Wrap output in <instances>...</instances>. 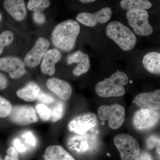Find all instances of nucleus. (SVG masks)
Returning <instances> with one entry per match:
<instances>
[{"label":"nucleus","mask_w":160,"mask_h":160,"mask_svg":"<svg viewBox=\"0 0 160 160\" xmlns=\"http://www.w3.org/2000/svg\"><path fill=\"white\" fill-rule=\"evenodd\" d=\"M80 32L79 24L73 20H68L58 24L51 35L52 44L64 51L72 50Z\"/></svg>","instance_id":"nucleus-1"},{"label":"nucleus","mask_w":160,"mask_h":160,"mask_svg":"<svg viewBox=\"0 0 160 160\" xmlns=\"http://www.w3.org/2000/svg\"><path fill=\"white\" fill-rule=\"evenodd\" d=\"M127 75L118 71L110 77L99 82L95 87L97 94L102 98L120 97L125 93L124 86L128 82Z\"/></svg>","instance_id":"nucleus-2"},{"label":"nucleus","mask_w":160,"mask_h":160,"mask_svg":"<svg viewBox=\"0 0 160 160\" xmlns=\"http://www.w3.org/2000/svg\"><path fill=\"white\" fill-rule=\"evenodd\" d=\"M106 33L124 51H130L136 45L135 35L128 27L118 21H113L107 25Z\"/></svg>","instance_id":"nucleus-3"},{"label":"nucleus","mask_w":160,"mask_h":160,"mask_svg":"<svg viewBox=\"0 0 160 160\" xmlns=\"http://www.w3.org/2000/svg\"><path fill=\"white\" fill-rule=\"evenodd\" d=\"M129 26L136 34L141 36H148L153 31L149 22V14L145 9H130L126 14Z\"/></svg>","instance_id":"nucleus-4"},{"label":"nucleus","mask_w":160,"mask_h":160,"mask_svg":"<svg viewBox=\"0 0 160 160\" xmlns=\"http://www.w3.org/2000/svg\"><path fill=\"white\" fill-rule=\"evenodd\" d=\"M114 143L122 160H133L140 153L139 144L134 137L129 134L117 135L114 138Z\"/></svg>","instance_id":"nucleus-5"},{"label":"nucleus","mask_w":160,"mask_h":160,"mask_svg":"<svg viewBox=\"0 0 160 160\" xmlns=\"http://www.w3.org/2000/svg\"><path fill=\"white\" fill-rule=\"evenodd\" d=\"M98 114L100 120L108 121L110 128L116 129L124 123L126 111L124 107L119 104L103 105L98 109Z\"/></svg>","instance_id":"nucleus-6"},{"label":"nucleus","mask_w":160,"mask_h":160,"mask_svg":"<svg viewBox=\"0 0 160 160\" xmlns=\"http://www.w3.org/2000/svg\"><path fill=\"white\" fill-rule=\"evenodd\" d=\"M9 117L13 122L20 126H27L38 121L35 109L28 105L12 107Z\"/></svg>","instance_id":"nucleus-7"},{"label":"nucleus","mask_w":160,"mask_h":160,"mask_svg":"<svg viewBox=\"0 0 160 160\" xmlns=\"http://www.w3.org/2000/svg\"><path fill=\"white\" fill-rule=\"evenodd\" d=\"M49 46L50 42L47 38H39L32 49L25 56L24 62L25 66L30 68H34L39 65L40 62Z\"/></svg>","instance_id":"nucleus-8"},{"label":"nucleus","mask_w":160,"mask_h":160,"mask_svg":"<svg viewBox=\"0 0 160 160\" xmlns=\"http://www.w3.org/2000/svg\"><path fill=\"white\" fill-rule=\"evenodd\" d=\"M159 119L160 112L158 110L141 109L135 113L133 124L138 130H144L153 127Z\"/></svg>","instance_id":"nucleus-9"},{"label":"nucleus","mask_w":160,"mask_h":160,"mask_svg":"<svg viewBox=\"0 0 160 160\" xmlns=\"http://www.w3.org/2000/svg\"><path fill=\"white\" fill-rule=\"evenodd\" d=\"M112 11L111 8L106 7L93 13L81 12L76 16L78 22L85 26L94 27L98 23L105 24L111 18Z\"/></svg>","instance_id":"nucleus-10"},{"label":"nucleus","mask_w":160,"mask_h":160,"mask_svg":"<svg viewBox=\"0 0 160 160\" xmlns=\"http://www.w3.org/2000/svg\"><path fill=\"white\" fill-rule=\"evenodd\" d=\"M0 69L8 72L10 77L14 79L22 78L26 72L24 62L12 56L0 58Z\"/></svg>","instance_id":"nucleus-11"},{"label":"nucleus","mask_w":160,"mask_h":160,"mask_svg":"<svg viewBox=\"0 0 160 160\" xmlns=\"http://www.w3.org/2000/svg\"><path fill=\"white\" fill-rule=\"evenodd\" d=\"M135 103L140 109L160 110V89H157L153 92L140 93L136 97Z\"/></svg>","instance_id":"nucleus-12"},{"label":"nucleus","mask_w":160,"mask_h":160,"mask_svg":"<svg viewBox=\"0 0 160 160\" xmlns=\"http://www.w3.org/2000/svg\"><path fill=\"white\" fill-rule=\"evenodd\" d=\"M95 116L86 114L79 116L69 123V130L79 134H83L96 125Z\"/></svg>","instance_id":"nucleus-13"},{"label":"nucleus","mask_w":160,"mask_h":160,"mask_svg":"<svg viewBox=\"0 0 160 160\" xmlns=\"http://www.w3.org/2000/svg\"><path fill=\"white\" fill-rule=\"evenodd\" d=\"M46 86L49 90L63 100L67 101L71 97L72 89L69 83L57 78H50L47 80Z\"/></svg>","instance_id":"nucleus-14"},{"label":"nucleus","mask_w":160,"mask_h":160,"mask_svg":"<svg viewBox=\"0 0 160 160\" xmlns=\"http://www.w3.org/2000/svg\"><path fill=\"white\" fill-rule=\"evenodd\" d=\"M62 58V54L58 49L47 50L42 58L41 63V71L46 75L52 76L56 72L55 65Z\"/></svg>","instance_id":"nucleus-15"},{"label":"nucleus","mask_w":160,"mask_h":160,"mask_svg":"<svg viewBox=\"0 0 160 160\" xmlns=\"http://www.w3.org/2000/svg\"><path fill=\"white\" fill-rule=\"evenodd\" d=\"M68 64L77 63L78 65L72 71L73 74L76 76L86 73L90 67L89 56L81 51H78L69 56L67 60Z\"/></svg>","instance_id":"nucleus-16"},{"label":"nucleus","mask_w":160,"mask_h":160,"mask_svg":"<svg viewBox=\"0 0 160 160\" xmlns=\"http://www.w3.org/2000/svg\"><path fill=\"white\" fill-rule=\"evenodd\" d=\"M4 6L6 11L17 21H22L26 17V6L23 0H6Z\"/></svg>","instance_id":"nucleus-17"},{"label":"nucleus","mask_w":160,"mask_h":160,"mask_svg":"<svg viewBox=\"0 0 160 160\" xmlns=\"http://www.w3.org/2000/svg\"><path fill=\"white\" fill-rule=\"evenodd\" d=\"M44 158L45 160H76L68 151L58 145L47 147Z\"/></svg>","instance_id":"nucleus-18"},{"label":"nucleus","mask_w":160,"mask_h":160,"mask_svg":"<svg viewBox=\"0 0 160 160\" xmlns=\"http://www.w3.org/2000/svg\"><path fill=\"white\" fill-rule=\"evenodd\" d=\"M39 86L34 82L28 83L25 87L18 89L16 92L18 97L26 102H31L38 98L40 92Z\"/></svg>","instance_id":"nucleus-19"},{"label":"nucleus","mask_w":160,"mask_h":160,"mask_svg":"<svg viewBox=\"0 0 160 160\" xmlns=\"http://www.w3.org/2000/svg\"><path fill=\"white\" fill-rule=\"evenodd\" d=\"M142 63L145 69L150 73L160 74V52H148L143 57Z\"/></svg>","instance_id":"nucleus-20"},{"label":"nucleus","mask_w":160,"mask_h":160,"mask_svg":"<svg viewBox=\"0 0 160 160\" xmlns=\"http://www.w3.org/2000/svg\"><path fill=\"white\" fill-rule=\"evenodd\" d=\"M120 5L123 9H150L152 6L151 2L147 0H122Z\"/></svg>","instance_id":"nucleus-21"},{"label":"nucleus","mask_w":160,"mask_h":160,"mask_svg":"<svg viewBox=\"0 0 160 160\" xmlns=\"http://www.w3.org/2000/svg\"><path fill=\"white\" fill-rule=\"evenodd\" d=\"M50 5V1L48 0H30L27 4V8L34 12H41Z\"/></svg>","instance_id":"nucleus-22"},{"label":"nucleus","mask_w":160,"mask_h":160,"mask_svg":"<svg viewBox=\"0 0 160 160\" xmlns=\"http://www.w3.org/2000/svg\"><path fill=\"white\" fill-rule=\"evenodd\" d=\"M13 39V33L9 30H6L0 34V55L2 53L6 46L12 42Z\"/></svg>","instance_id":"nucleus-23"},{"label":"nucleus","mask_w":160,"mask_h":160,"mask_svg":"<svg viewBox=\"0 0 160 160\" xmlns=\"http://www.w3.org/2000/svg\"><path fill=\"white\" fill-rule=\"evenodd\" d=\"M65 111V106L62 102H58L52 110V120L53 122H56L62 118Z\"/></svg>","instance_id":"nucleus-24"},{"label":"nucleus","mask_w":160,"mask_h":160,"mask_svg":"<svg viewBox=\"0 0 160 160\" xmlns=\"http://www.w3.org/2000/svg\"><path fill=\"white\" fill-rule=\"evenodd\" d=\"M12 108V105L9 101L5 98L0 96V118L9 117Z\"/></svg>","instance_id":"nucleus-25"},{"label":"nucleus","mask_w":160,"mask_h":160,"mask_svg":"<svg viewBox=\"0 0 160 160\" xmlns=\"http://www.w3.org/2000/svg\"><path fill=\"white\" fill-rule=\"evenodd\" d=\"M35 110L40 118L43 121H48L52 117V110L44 104L37 105Z\"/></svg>","instance_id":"nucleus-26"},{"label":"nucleus","mask_w":160,"mask_h":160,"mask_svg":"<svg viewBox=\"0 0 160 160\" xmlns=\"http://www.w3.org/2000/svg\"><path fill=\"white\" fill-rule=\"evenodd\" d=\"M37 99L41 102L46 104H51L55 101V99L52 96L44 92H40Z\"/></svg>","instance_id":"nucleus-27"},{"label":"nucleus","mask_w":160,"mask_h":160,"mask_svg":"<svg viewBox=\"0 0 160 160\" xmlns=\"http://www.w3.org/2000/svg\"><path fill=\"white\" fill-rule=\"evenodd\" d=\"M160 142L159 138L156 136H152L148 138L146 144L149 149H153L160 145Z\"/></svg>","instance_id":"nucleus-28"},{"label":"nucleus","mask_w":160,"mask_h":160,"mask_svg":"<svg viewBox=\"0 0 160 160\" xmlns=\"http://www.w3.org/2000/svg\"><path fill=\"white\" fill-rule=\"evenodd\" d=\"M33 18L35 22L39 24H44L46 21V17L42 12H34Z\"/></svg>","instance_id":"nucleus-29"},{"label":"nucleus","mask_w":160,"mask_h":160,"mask_svg":"<svg viewBox=\"0 0 160 160\" xmlns=\"http://www.w3.org/2000/svg\"><path fill=\"white\" fill-rule=\"evenodd\" d=\"M23 137L25 138L26 142L31 146H34L36 145V138L32 133L30 132H26L25 134H24Z\"/></svg>","instance_id":"nucleus-30"},{"label":"nucleus","mask_w":160,"mask_h":160,"mask_svg":"<svg viewBox=\"0 0 160 160\" xmlns=\"http://www.w3.org/2000/svg\"><path fill=\"white\" fill-rule=\"evenodd\" d=\"M8 80L6 77L0 72V90H4L7 88Z\"/></svg>","instance_id":"nucleus-31"},{"label":"nucleus","mask_w":160,"mask_h":160,"mask_svg":"<svg viewBox=\"0 0 160 160\" xmlns=\"http://www.w3.org/2000/svg\"><path fill=\"white\" fill-rule=\"evenodd\" d=\"M14 146L15 148L16 149L18 152H25L26 150V146H24L23 144H22L21 141L19 140L15 139L14 141Z\"/></svg>","instance_id":"nucleus-32"},{"label":"nucleus","mask_w":160,"mask_h":160,"mask_svg":"<svg viewBox=\"0 0 160 160\" xmlns=\"http://www.w3.org/2000/svg\"><path fill=\"white\" fill-rule=\"evenodd\" d=\"M134 160H152L151 155L147 152H141L138 155Z\"/></svg>","instance_id":"nucleus-33"},{"label":"nucleus","mask_w":160,"mask_h":160,"mask_svg":"<svg viewBox=\"0 0 160 160\" xmlns=\"http://www.w3.org/2000/svg\"><path fill=\"white\" fill-rule=\"evenodd\" d=\"M6 153L9 156L18 158V152L14 147H9L6 150Z\"/></svg>","instance_id":"nucleus-34"},{"label":"nucleus","mask_w":160,"mask_h":160,"mask_svg":"<svg viewBox=\"0 0 160 160\" xmlns=\"http://www.w3.org/2000/svg\"><path fill=\"white\" fill-rule=\"evenodd\" d=\"M5 160H19V159L18 158L12 157L7 155L5 158Z\"/></svg>","instance_id":"nucleus-35"},{"label":"nucleus","mask_w":160,"mask_h":160,"mask_svg":"<svg viewBox=\"0 0 160 160\" xmlns=\"http://www.w3.org/2000/svg\"><path fill=\"white\" fill-rule=\"evenodd\" d=\"M81 2L83 3H90L95 2V0H80Z\"/></svg>","instance_id":"nucleus-36"},{"label":"nucleus","mask_w":160,"mask_h":160,"mask_svg":"<svg viewBox=\"0 0 160 160\" xmlns=\"http://www.w3.org/2000/svg\"><path fill=\"white\" fill-rule=\"evenodd\" d=\"M160 145H159L156 147V152L159 155H160Z\"/></svg>","instance_id":"nucleus-37"},{"label":"nucleus","mask_w":160,"mask_h":160,"mask_svg":"<svg viewBox=\"0 0 160 160\" xmlns=\"http://www.w3.org/2000/svg\"><path fill=\"white\" fill-rule=\"evenodd\" d=\"M1 19H2V15H1V14L0 13V21H1Z\"/></svg>","instance_id":"nucleus-38"},{"label":"nucleus","mask_w":160,"mask_h":160,"mask_svg":"<svg viewBox=\"0 0 160 160\" xmlns=\"http://www.w3.org/2000/svg\"><path fill=\"white\" fill-rule=\"evenodd\" d=\"M0 160H2V159L1 158H0Z\"/></svg>","instance_id":"nucleus-39"}]
</instances>
